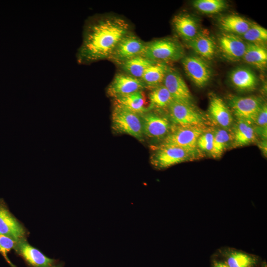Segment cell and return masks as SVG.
I'll list each match as a JSON object with an SVG mask.
<instances>
[{"mask_svg":"<svg viewBox=\"0 0 267 267\" xmlns=\"http://www.w3.org/2000/svg\"><path fill=\"white\" fill-rule=\"evenodd\" d=\"M130 25L118 17L91 18L86 23L77 60L89 64L109 58L120 41L130 33Z\"/></svg>","mask_w":267,"mask_h":267,"instance_id":"1","label":"cell"},{"mask_svg":"<svg viewBox=\"0 0 267 267\" xmlns=\"http://www.w3.org/2000/svg\"><path fill=\"white\" fill-rule=\"evenodd\" d=\"M199 149H189L180 147L160 145L151 157V163L156 168L165 169L173 165L200 157Z\"/></svg>","mask_w":267,"mask_h":267,"instance_id":"2","label":"cell"},{"mask_svg":"<svg viewBox=\"0 0 267 267\" xmlns=\"http://www.w3.org/2000/svg\"><path fill=\"white\" fill-rule=\"evenodd\" d=\"M182 54V48L178 42L164 38L146 43L142 56L154 62H164L177 60Z\"/></svg>","mask_w":267,"mask_h":267,"instance_id":"3","label":"cell"},{"mask_svg":"<svg viewBox=\"0 0 267 267\" xmlns=\"http://www.w3.org/2000/svg\"><path fill=\"white\" fill-rule=\"evenodd\" d=\"M112 127L117 133L130 135L141 141L143 137L140 115L114 106L112 113Z\"/></svg>","mask_w":267,"mask_h":267,"instance_id":"4","label":"cell"},{"mask_svg":"<svg viewBox=\"0 0 267 267\" xmlns=\"http://www.w3.org/2000/svg\"><path fill=\"white\" fill-rule=\"evenodd\" d=\"M205 132L203 126L176 125L172 127L161 145H172L189 149H197V142Z\"/></svg>","mask_w":267,"mask_h":267,"instance_id":"5","label":"cell"},{"mask_svg":"<svg viewBox=\"0 0 267 267\" xmlns=\"http://www.w3.org/2000/svg\"><path fill=\"white\" fill-rule=\"evenodd\" d=\"M171 121L176 125L203 126L205 119L191 104L173 100L168 106Z\"/></svg>","mask_w":267,"mask_h":267,"instance_id":"6","label":"cell"},{"mask_svg":"<svg viewBox=\"0 0 267 267\" xmlns=\"http://www.w3.org/2000/svg\"><path fill=\"white\" fill-rule=\"evenodd\" d=\"M146 44V43L130 32L120 41L108 59L121 64L132 58L142 56Z\"/></svg>","mask_w":267,"mask_h":267,"instance_id":"7","label":"cell"},{"mask_svg":"<svg viewBox=\"0 0 267 267\" xmlns=\"http://www.w3.org/2000/svg\"><path fill=\"white\" fill-rule=\"evenodd\" d=\"M229 105L237 120L246 121L252 125L263 103L256 96H232Z\"/></svg>","mask_w":267,"mask_h":267,"instance_id":"8","label":"cell"},{"mask_svg":"<svg viewBox=\"0 0 267 267\" xmlns=\"http://www.w3.org/2000/svg\"><path fill=\"white\" fill-rule=\"evenodd\" d=\"M143 135L150 138H164L170 133L172 126L166 117L152 112H146L140 115Z\"/></svg>","mask_w":267,"mask_h":267,"instance_id":"9","label":"cell"},{"mask_svg":"<svg viewBox=\"0 0 267 267\" xmlns=\"http://www.w3.org/2000/svg\"><path fill=\"white\" fill-rule=\"evenodd\" d=\"M182 63L185 73L196 86L202 88L210 80L211 70L203 59L189 56L184 57Z\"/></svg>","mask_w":267,"mask_h":267,"instance_id":"10","label":"cell"},{"mask_svg":"<svg viewBox=\"0 0 267 267\" xmlns=\"http://www.w3.org/2000/svg\"><path fill=\"white\" fill-rule=\"evenodd\" d=\"M163 82L173 100L191 104L192 96L189 89L177 71L169 67Z\"/></svg>","mask_w":267,"mask_h":267,"instance_id":"11","label":"cell"},{"mask_svg":"<svg viewBox=\"0 0 267 267\" xmlns=\"http://www.w3.org/2000/svg\"><path fill=\"white\" fill-rule=\"evenodd\" d=\"M145 88V85L140 79L128 74H117L108 86L107 93L115 98Z\"/></svg>","mask_w":267,"mask_h":267,"instance_id":"12","label":"cell"},{"mask_svg":"<svg viewBox=\"0 0 267 267\" xmlns=\"http://www.w3.org/2000/svg\"><path fill=\"white\" fill-rule=\"evenodd\" d=\"M25 230L0 200V234L9 236L17 242L22 240Z\"/></svg>","mask_w":267,"mask_h":267,"instance_id":"13","label":"cell"},{"mask_svg":"<svg viewBox=\"0 0 267 267\" xmlns=\"http://www.w3.org/2000/svg\"><path fill=\"white\" fill-rule=\"evenodd\" d=\"M219 43L222 54L232 61L242 58L247 46L244 41L237 35L228 33L219 37Z\"/></svg>","mask_w":267,"mask_h":267,"instance_id":"14","label":"cell"},{"mask_svg":"<svg viewBox=\"0 0 267 267\" xmlns=\"http://www.w3.org/2000/svg\"><path fill=\"white\" fill-rule=\"evenodd\" d=\"M208 111L212 120L222 129H227L231 126V113L221 98L215 95L211 96Z\"/></svg>","mask_w":267,"mask_h":267,"instance_id":"15","label":"cell"},{"mask_svg":"<svg viewBox=\"0 0 267 267\" xmlns=\"http://www.w3.org/2000/svg\"><path fill=\"white\" fill-rule=\"evenodd\" d=\"M15 248L25 260L33 267H46L54 263L53 259L47 257L26 241L18 242Z\"/></svg>","mask_w":267,"mask_h":267,"instance_id":"16","label":"cell"},{"mask_svg":"<svg viewBox=\"0 0 267 267\" xmlns=\"http://www.w3.org/2000/svg\"><path fill=\"white\" fill-rule=\"evenodd\" d=\"M114 105L140 115L147 111L146 100L142 90L115 98Z\"/></svg>","mask_w":267,"mask_h":267,"instance_id":"17","label":"cell"},{"mask_svg":"<svg viewBox=\"0 0 267 267\" xmlns=\"http://www.w3.org/2000/svg\"><path fill=\"white\" fill-rule=\"evenodd\" d=\"M229 77L234 87L240 90H253L257 86V79L255 75L245 68L235 69L231 72Z\"/></svg>","mask_w":267,"mask_h":267,"instance_id":"18","label":"cell"},{"mask_svg":"<svg viewBox=\"0 0 267 267\" xmlns=\"http://www.w3.org/2000/svg\"><path fill=\"white\" fill-rule=\"evenodd\" d=\"M173 23L178 34L187 41L191 40L198 34L197 23L188 15H176L173 18Z\"/></svg>","mask_w":267,"mask_h":267,"instance_id":"19","label":"cell"},{"mask_svg":"<svg viewBox=\"0 0 267 267\" xmlns=\"http://www.w3.org/2000/svg\"><path fill=\"white\" fill-rule=\"evenodd\" d=\"M233 133L234 145L245 146L254 142L257 138L253 125L246 121L237 120Z\"/></svg>","mask_w":267,"mask_h":267,"instance_id":"20","label":"cell"},{"mask_svg":"<svg viewBox=\"0 0 267 267\" xmlns=\"http://www.w3.org/2000/svg\"><path fill=\"white\" fill-rule=\"evenodd\" d=\"M247 63L260 69H265L267 63V51L262 44L248 43L242 57Z\"/></svg>","mask_w":267,"mask_h":267,"instance_id":"21","label":"cell"},{"mask_svg":"<svg viewBox=\"0 0 267 267\" xmlns=\"http://www.w3.org/2000/svg\"><path fill=\"white\" fill-rule=\"evenodd\" d=\"M168 68L165 62H156L145 70L140 80L146 88L152 89L163 82Z\"/></svg>","mask_w":267,"mask_h":267,"instance_id":"22","label":"cell"},{"mask_svg":"<svg viewBox=\"0 0 267 267\" xmlns=\"http://www.w3.org/2000/svg\"><path fill=\"white\" fill-rule=\"evenodd\" d=\"M189 45L193 50L205 59H211L215 54V44L206 35L198 34L193 39L189 41Z\"/></svg>","mask_w":267,"mask_h":267,"instance_id":"23","label":"cell"},{"mask_svg":"<svg viewBox=\"0 0 267 267\" xmlns=\"http://www.w3.org/2000/svg\"><path fill=\"white\" fill-rule=\"evenodd\" d=\"M222 28L228 33L243 35L251 23L245 18L235 15L222 17L220 21Z\"/></svg>","mask_w":267,"mask_h":267,"instance_id":"24","label":"cell"},{"mask_svg":"<svg viewBox=\"0 0 267 267\" xmlns=\"http://www.w3.org/2000/svg\"><path fill=\"white\" fill-rule=\"evenodd\" d=\"M155 62L143 56H138L125 61L121 65L128 75L140 79L145 70Z\"/></svg>","mask_w":267,"mask_h":267,"instance_id":"25","label":"cell"},{"mask_svg":"<svg viewBox=\"0 0 267 267\" xmlns=\"http://www.w3.org/2000/svg\"><path fill=\"white\" fill-rule=\"evenodd\" d=\"M149 109L168 107L173 100L171 94L163 85L152 88L149 95Z\"/></svg>","mask_w":267,"mask_h":267,"instance_id":"26","label":"cell"},{"mask_svg":"<svg viewBox=\"0 0 267 267\" xmlns=\"http://www.w3.org/2000/svg\"><path fill=\"white\" fill-rule=\"evenodd\" d=\"M213 147L211 155L213 157L221 156L232 139V135L224 129H217L214 132Z\"/></svg>","mask_w":267,"mask_h":267,"instance_id":"27","label":"cell"},{"mask_svg":"<svg viewBox=\"0 0 267 267\" xmlns=\"http://www.w3.org/2000/svg\"><path fill=\"white\" fill-rule=\"evenodd\" d=\"M257 259L248 254L232 251L226 256V264L229 267H253Z\"/></svg>","mask_w":267,"mask_h":267,"instance_id":"28","label":"cell"},{"mask_svg":"<svg viewBox=\"0 0 267 267\" xmlns=\"http://www.w3.org/2000/svg\"><path fill=\"white\" fill-rule=\"evenodd\" d=\"M193 6L203 13L214 14L222 11L225 3L222 0H197L193 2Z\"/></svg>","mask_w":267,"mask_h":267,"instance_id":"29","label":"cell"},{"mask_svg":"<svg viewBox=\"0 0 267 267\" xmlns=\"http://www.w3.org/2000/svg\"><path fill=\"white\" fill-rule=\"evenodd\" d=\"M242 36L250 43L261 44L267 40V30L258 24H251Z\"/></svg>","mask_w":267,"mask_h":267,"instance_id":"30","label":"cell"},{"mask_svg":"<svg viewBox=\"0 0 267 267\" xmlns=\"http://www.w3.org/2000/svg\"><path fill=\"white\" fill-rule=\"evenodd\" d=\"M17 243V242L12 238L6 235L0 234V253L11 267H15L8 259L7 254L12 249L15 248Z\"/></svg>","mask_w":267,"mask_h":267,"instance_id":"31","label":"cell"},{"mask_svg":"<svg viewBox=\"0 0 267 267\" xmlns=\"http://www.w3.org/2000/svg\"><path fill=\"white\" fill-rule=\"evenodd\" d=\"M213 132L205 131L197 140V147L211 154L213 147Z\"/></svg>","mask_w":267,"mask_h":267,"instance_id":"32","label":"cell"},{"mask_svg":"<svg viewBox=\"0 0 267 267\" xmlns=\"http://www.w3.org/2000/svg\"><path fill=\"white\" fill-rule=\"evenodd\" d=\"M253 124H255L257 127L267 128V106L266 104H263L255 119Z\"/></svg>","mask_w":267,"mask_h":267,"instance_id":"33","label":"cell"},{"mask_svg":"<svg viewBox=\"0 0 267 267\" xmlns=\"http://www.w3.org/2000/svg\"><path fill=\"white\" fill-rule=\"evenodd\" d=\"M258 146L265 156H267V139H262L258 143Z\"/></svg>","mask_w":267,"mask_h":267,"instance_id":"34","label":"cell"},{"mask_svg":"<svg viewBox=\"0 0 267 267\" xmlns=\"http://www.w3.org/2000/svg\"><path fill=\"white\" fill-rule=\"evenodd\" d=\"M213 267H229L225 262L216 261L214 263Z\"/></svg>","mask_w":267,"mask_h":267,"instance_id":"35","label":"cell"},{"mask_svg":"<svg viewBox=\"0 0 267 267\" xmlns=\"http://www.w3.org/2000/svg\"><path fill=\"white\" fill-rule=\"evenodd\" d=\"M46 267H59L58 266H53V265H51V266H47Z\"/></svg>","mask_w":267,"mask_h":267,"instance_id":"36","label":"cell"}]
</instances>
